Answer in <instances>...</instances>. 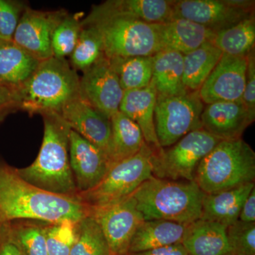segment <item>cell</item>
Masks as SVG:
<instances>
[{
  "label": "cell",
  "mask_w": 255,
  "mask_h": 255,
  "mask_svg": "<svg viewBox=\"0 0 255 255\" xmlns=\"http://www.w3.org/2000/svg\"><path fill=\"white\" fill-rule=\"evenodd\" d=\"M90 208L76 198L53 194L30 184L0 157V225L31 220L79 222Z\"/></svg>",
  "instance_id": "6da1fadb"
},
{
  "label": "cell",
  "mask_w": 255,
  "mask_h": 255,
  "mask_svg": "<svg viewBox=\"0 0 255 255\" xmlns=\"http://www.w3.org/2000/svg\"><path fill=\"white\" fill-rule=\"evenodd\" d=\"M82 24L93 26L100 33L107 58L153 56L159 51L157 24L129 14L115 0L94 6Z\"/></svg>",
  "instance_id": "7a4b0ae2"
},
{
  "label": "cell",
  "mask_w": 255,
  "mask_h": 255,
  "mask_svg": "<svg viewBox=\"0 0 255 255\" xmlns=\"http://www.w3.org/2000/svg\"><path fill=\"white\" fill-rule=\"evenodd\" d=\"M44 125L41 149L34 162L17 168L30 184L43 190L75 198L78 189L70 168L69 137L71 130L59 114H42Z\"/></svg>",
  "instance_id": "3957f363"
},
{
  "label": "cell",
  "mask_w": 255,
  "mask_h": 255,
  "mask_svg": "<svg viewBox=\"0 0 255 255\" xmlns=\"http://www.w3.org/2000/svg\"><path fill=\"white\" fill-rule=\"evenodd\" d=\"M205 193L194 181L152 177L132 194L145 221L164 220L189 225L201 219Z\"/></svg>",
  "instance_id": "277c9868"
},
{
  "label": "cell",
  "mask_w": 255,
  "mask_h": 255,
  "mask_svg": "<svg viewBox=\"0 0 255 255\" xmlns=\"http://www.w3.org/2000/svg\"><path fill=\"white\" fill-rule=\"evenodd\" d=\"M80 77L66 59L52 57L40 63L18 90L19 111L29 115L60 114L80 93Z\"/></svg>",
  "instance_id": "5b68a950"
},
{
  "label": "cell",
  "mask_w": 255,
  "mask_h": 255,
  "mask_svg": "<svg viewBox=\"0 0 255 255\" xmlns=\"http://www.w3.org/2000/svg\"><path fill=\"white\" fill-rule=\"evenodd\" d=\"M255 152L242 138L221 140L201 161L194 182L206 194L255 182Z\"/></svg>",
  "instance_id": "8992f818"
},
{
  "label": "cell",
  "mask_w": 255,
  "mask_h": 255,
  "mask_svg": "<svg viewBox=\"0 0 255 255\" xmlns=\"http://www.w3.org/2000/svg\"><path fill=\"white\" fill-rule=\"evenodd\" d=\"M153 152L154 149L145 144L136 155L111 164L95 187L77 193L75 198L90 208L105 207L127 199L153 177Z\"/></svg>",
  "instance_id": "52a82bcc"
},
{
  "label": "cell",
  "mask_w": 255,
  "mask_h": 255,
  "mask_svg": "<svg viewBox=\"0 0 255 255\" xmlns=\"http://www.w3.org/2000/svg\"><path fill=\"white\" fill-rule=\"evenodd\" d=\"M221 140L203 128L191 131L170 147L154 150V177L194 181L198 165Z\"/></svg>",
  "instance_id": "ba28073f"
},
{
  "label": "cell",
  "mask_w": 255,
  "mask_h": 255,
  "mask_svg": "<svg viewBox=\"0 0 255 255\" xmlns=\"http://www.w3.org/2000/svg\"><path fill=\"white\" fill-rule=\"evenodd\" d=\"M204 105L199 91L176 96L157 95L155 127L160 147H170L189 132L202 128L201 116Z\"/></svg>",
  "instance_id": "9c48e42d"
},
{
  "label": "cell",
  "mask_w": 255,
  "mask_h": 255,
  "mask_svg": "<svg viewBox=\"0 0 255 255\" xmlns=\"http://www.w3.org/2000/svg\"><path fill=\"white\" fill-rule=\"evenodd\" d=\"M114 255H127L137 228L145 220L132 196L112 205L90 208Z\"/></svg>",
  "instance_id": "30bf717a"
},
{
  "label": "cell",
  "mask_w": 255,
  "mask_h": 255,
  "mask_svg": "<svg viewBox=\"0 0 255 255\" xmlns=\"http://www.w3.org/2000/svg\"><path fill=\"white\" fill-rule=\"evenodd\" d=\"M65 10L41 11L27 7L23 11L12 41L34 58L43 61L53 57L52 38Z\"/></svg>",
  "instance_id": "8fae6325"
},
{
  "label": "cell",
  "mask_w": 255,
  "mask_h": 255,
  "mask_svg": "<svg viewBox=\"0 0 255 255\" xmlns=\"http://www.w3.org/2000/svg\"><path fill=\"white\" fill-rule=\"evenodd\" d=\"M80 96L108 118L119 112L124 91L107 57L83 72Z\"/></svg>",
  "instance_id": "7c38bea8"
},
{
  "label": "cell",
  "mask_w": 255,
  "mask_h": 255,
  "mask_svg": "<svg viewBox=\"0 0 255 255\" xmlns=\"http://www.w3.org/2000/svg\"><path fill=\"white\" fill-rule=\"evenodd\" d=\"M247 56L223 54L199 90L204 105L242 100L246 85Z\"/></svg>",
  "instance_id": "4fadbf2b"
},
{
  "label": "cell",
  "mask_w": 255,
  "mask_h": 255,
  "mask_svg": "<svg viewBox=\"0 0 255 255\" xmlns=\"http://www.w3.org/2000/svg\"><path fill=\"white\" fill-rule=\"evenodd\" d=\"M255 14L230 4L228 0H177L173 18H184L218 32Z\"/></svg>",
  "instance_id": "5bb4252c"
},
{
  "label": "cell",
  "mask_w": 255,
  "mask_h": 255,
  "mask_svg": "<svg viewBox=\"0 0 255 255\" xmlns=\"http://www.w3.org/2000/svg\"><path fill=\"white\" fill-rule=\"evenodd\" d=\"M59 115L71 130L98 147L110 159L112 141L110 118L80 95L69 102Z\"/></svg>",
  "instance_id": "9a60e30c"
},
{
  "label": "cell",
  "mask_w": 255,
  "mask_h": 255,
  "mask_svg": "<svg viewBox=\"0 0 255 255\" xmlns=\"http://www.w3.org/2000/svg\"><path fill=\"white\" fill-rule=\"evenodd\" d=\"M69 159L78 192L95 187L110 167L103 151L73 130L69 137Z\"/></svg>",
  "instance_id": "2e32d148"
},
{
  "label": "cell",
  "mask_w": 255,
  "mask_h": 255,
  "mask_svg": "<svg viewBox=\"0 0 255 255\" xmlns=\"http://www.w3.org/2000/svg\"><path fill=\"white\" fill-rule=\"evenodd\" d=\"M202 128L221 140L241 138L252 118L242 101L219 102L204 106L201 116Z\"/></svg>",
  "instance_id": "e0dca14e"
},
{
  "label": "cell",
  "mask_w": 255,
  "mask_h": 255,
  "mask_svg": "<svg viewBox=\"0 0 255 255\" xmlns=\"http://www.w3.org/2000/svg\"><path fill=\"white\" fill-rule=\"evenodd\" d=\"M157 27L159 51L178 52L183 55L211 42L216 34L212 30L184 18H174L157 24Z\"/></svg>",
  "instance_id": "ac0fdd59"
},
{
  "label": "cell",
  "mask_w": 255,
  "mask_h": 255,
  "mask_svg": "<svg viewBox=\"0 0 255 255\" xmlns=\"http://www.w3.org/2000/svg\"><path fill=\"white\" fill-rule=\"evenodd\" d=\"M157 93L153 83L145 88L124 92L119 112L138 126L145 141L154 150H160L155 127V109Z\"/></svg>",
  "instance_id": "d6986e66"
},
{
  "label": "cell",
  "mask_w": 255,
  "mask_h": 255,
  "mask_svg": "<svg viewBox=\"0 0 255 255\" xmlns=\"http://www.w3.org/2000/svg\"><path fill=\"white\" fill-rule=\"evenodd\" d=\"M227 228L215 221L197 220L188 225L182 244L189 255H233Z\"/></svg>",
  "instance_id": "ffe728a7"
},
{
  "label": "cell",
  "mask_w": 255,
  "mask_h": 255,
  "mask_svg": "<svg viewBox=\"0 0 255 255\" xmlns=\"http://www.w3.org/2000/svg\"><path fill=\"white\" fill-rule=\"evenodd\" d=\"M255 188V182L205 194L202 202L201 219L231 226L239 219L245 201Z\"/></svg>",
  "instance_id": "44dd1931"
},
{
  "label": "cell",
  "mask_w": 255,
  "mask_h": 255,
  "mask_svg": "<svg viewBox=\"0 0 255 255\" xmlns=\"http://www.w3.org/2000/svg\"><path fill=\"white\" fill-rule=\"evenodd\" d=\"M41 61L12 41H0V83L17 92Z\"/></svg>",
  "instance_id": "7402d4cb"
},
{
  "label": "cell",
  "mask_w": 255,
  "mask_h": 255,
  "mask_svg": "<svg viewBox=\"0 0 255 255\" xmlns=\"http://www.w3.org/2000/svg\"><path fill=\"white\" fill-rule=\"evenodd\" d=\"M187 226L164 220L144 221L132 238L128 255L182 243Z\"/></svg>",
  "instance_id": "603a6c76"
},
{
  "label": "cell",
  "mask_w": 255,
  "mask_h": 255,
  "mask_svg": "<svg viewBox=\"0 0 255 255\" xmlns=\"http://www.w3.org/2000/svg\"><path fill=\"white\" fill-rule=\"evenodd\" d=\"M153 58L152 82L157 95H181L189 92L183 83L184 55L178 52L159 51Z\"/></svg>",
  "instance_id": "cb8c5ba5"
},
{
  "label": "cell",
  "mask_w": 255,
  "mask_h": 255,
  "mask_svg": "<svg viewBox=\"0 0 255 255\" xmlns=\"http://www.w3.org/2000/svg\"><path fill=\"white\" fill-rule=\"evenodd\" d=\"M110 119L112 124L111 165L136 155L147 143L140 128L125 114L118 112Z\"/></svg>",
  "instance_id": "d4e9b609"
},
{
  "label": "cell",
  "mask_w": 255,
  "mask_h": 255,
  "mask_svg": "<svg viewBox=\"0 0 255 255\" xmlns=\"http://www.w3.org/2000/svg\"><path fill=\"white\" fill-rule=\"evenodd\" d=\"M223 53L211 42L184 55L183 83L188 91L200 90Z\"/></svg>",
  "instance_id": "484cf974"
},
{
  "label": "cell",
  "mask_w": 255,
  "mask_h": 255,
  "mask_svg": "<svg viewBox=\"0 0 255 255\" xmlns=\"http://www.w3.org/2000/svg\"><path fill=\"white\" fill-rule=\"evenodd\" d=\"M124 91L145 88L152 81L153 56L108 58Z\"/></svg>",
  "instance_id": "4316f807"
},
{
  "label": "cell",
  "mask_w": 255,
  "mask_h": 255,
  "mask_svg": "<svg viewBox=\"0 0 255 255\" xmlns=\"http://www.w3.org/2000/svg\"><path fill=\"white\" fill-rule=\"evenodd\" d=\"M211 43L221 50L223 54L247 56L255 49V14L232 27L216 32Z\"/></svg>",
  "instance_id": "83f0119b"
},
{
  "label": "cell",
  "mask_w": 255,
  "mask_h": 255,
  "mask_svg": "<svg viewBox=\"0 0 255 255\" xmlns=\"http://www.w3.org/2000/svg\"><path fill=\"white\" fill-rule=\"evenodd\" d=\"M70 255H114L100 225L90 215L79 221L76 241Z\"/></svg>",
  "instance_id": "f1b7e54d"
},
{
  "label": "cell",
  "mask_w": 255,
  "mask_h": 255,
  "mask_svg": "<svg viewBox=\"0 0 255 255\" xmlns=\"http://www.w3.org/2000/svg\"><path fill=\"white\" fill-rule=\"evenodd\" d=\"M11 234L24 255H48L46 223L31 220L8 223Z\"/></svg>",
  "instance_id": "f546056e"
},
{
  "label": "cell",
  "mask_w": 255,
  "mask_h": 255,
  "mask_svg": "<svg viewBox=\"0 0 255 255\" xmlns=\"http://www.w3.org/2000/svg\"><path fill=\"white\" fill-rule=\"evenodd\" d=\"M105 55L100 33L93 26L83 25L76 46L70 56V65L74 70L83 73Z\"/></svg>",
  "instance_id": "4dcf8cb0"
},
{
  "label": "cell",
  "mask_w": 255,
  "mask_h": 255,
  "mask_svg": "<svg viewBox=\"0 0 255 255\" xmlns=\"http://www.w3.org/2000/svg\"><path fill=\"white\" fill-rule=\"evenodd\" d=\"M121 8L144 22L160 24L173 18L172 0H115Z\"/></svg>",
  "instance_id": "1f68e13d"
},
{
  "label": "cell",
  "mask_w": 255,
  "mask_h": 255,
  "mask_svg": "<svg viewBox=\"0 0 255 255\" xmlns=\"http://www.w3.org/2000/svg\"><path fill=\"white\" fill-rule=\"evenodd\" d=\"M83 25L77 14H67L55 28L52 38L53 57L66 59L76 46Z\"/></svg>",
  "instance_id": "d6a6232c"
},
{
  "label": "cell",
  "mask_w": 255,
  "mask_h": 255,
  "mask_svg": "<svg viewBox=\"0 0 255 255\" xmlns=\"http://www.w3.org/2000/svg\"><path fill=\"white\" fill-rule=\"evenodd\" d=\"M78 222L46 223L48 255H70L78 234Z\"/></svg>",
  "instance_id": "836d02e7"
},
{
  "label": "cell",
  "mask_w": 255,
  "mask_h": 255,
  "mask_svg": "<svg viewBox=\"0 0 255 255\" xmlns=\"http://www.w3.org/2000/svg\"><path fill=\"white\" fill-rule=\"evenodd\" d=\"M227 237L233 255H255V223L238 220L228 226Z\"/></svg>",
  "instance_id": "e575fe53"
},
{
  "label": "cell",
  "mask_w": 255,
  "mask_h": 255,
  "mask_svg": "<svg viewBox=\"0 0 255 255\" xmlns=\"http://www.w3.org/2000/svg\"><path fill=\"white\" fill-rule=\"evenodd\" d=\"M27 7L21 1L0 0V36L12 41L20 18Z\"/></svg>",
  "instance_id": "d590c367"
},
{
  "label": "cell",
  "mask_w": 255,
  "mask_h": 255,
  "mask_svg": "<svg viewBox=\"0 0 255 255\" xmlns=\"http://www.w3.org/2000/svg\"><path fill=\"white\" fill-rule=\"evenodd\" d=\"M248 66H247L246 85L243 92L242 102L244 104L247 110L249 112L252 118L255 120V49L247 56Z\"/></svg>",
  "instance_id": "8d00e7d4"
},
{
  "label": "cell",
  "mask_w": 255,
  "mask_h": 255,
  "mask_svg": "<svg viewBox=\"0 0 255 255\" xmlns=\"http://www.w3.org/2000/svg\"><path fill=\"white\" fill-rule=\"evenodd\" d=\"M19 111L16 92L0 83V124L10 114Z\"/></svg>",
  "instance_id": "74e56055"
},
{
  "label": "cell",
  "mask_w": 255,
  "mask_h": 255,
  "mask_svg": "<svg viewBox=\"0 0 255 255\" xmlns=\"http://www.w3.org/2000/svg\"><path fill=\"white\" fill-rule=\"evenodd\" d=\"M0 255H24L11 234L9 223L0 225Z\"/></svg>",
  "instance_id": "f35d334b"
},
{
  "label": "cell",
  "mask_w": 255,
  "mask_h": 255,
  "mask_svg": "<svg viewBox=\"0 0 255 255\" xmlns=\"http://www.w3.org/2000/svg\"><path fill=\"white\" fill-rule=\"evenodd\" d=\"M127 255H189L182 243L172 246L161 247L140 253Z\"/></svg>",
  "instance_id": "ab89813d"
},
{
  "label": "cell",
  "mask_w": 255,
  "mask_h": 255,
  "mask_svg": "<svg viewBox=\"0 0 255 255\" xmlns=\"http://www.w3.org/2000/svg\"><path fill=\"white\" fill-rule=\"evenodd\" d=\"M238 220L242 222L255 223V188L245 201Z\"/></svg>",
  "instance_id": "60d3db41"
},
{
  "label": "cell",
  "mask_w": 255,
  "mask_h": 255,
  "mask_svg": "<svg viewBox=\"0 0 255 255\" xmlns=\"http://www.w3.org/2000/svg\"><path fill=\"white\" fill-rule=\"evenodd\" d=\"M2 40H5V39L4 38H3V37H1V36H0V41H2ZM6 41H7V40H6Z\"/></svg>",
  "instance_id": "b9f144b4"
},
{
  "label": "cell",
  "mask_w": 255,
  "mask_h": 255,
  "mask_svg": "<svg viewBox=\"0 0 255 255\" xmlns=\"http://www.w3.org/2000/svg\"></svg>",
  "instance_id": "7bdbcfd3"
}]
</instances>
